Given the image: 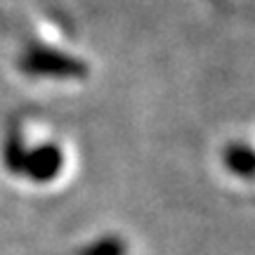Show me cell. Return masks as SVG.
I'll use <instances>...</instances> for the list:
<instances>
[{"instance_id":"obj_1","label":"cell","mask_w":255,"mask_h":255,"mask_svg":"<svg viewBox=\"0 0 255 255\" xmlns=\"http://www.w3.org/2000/svg\"><path fill=\"white\" fill-rule=\"evenodd\" d=\"M19 69L28 76H50V78H83L88 64L81 59L52 50V47H31L19 59Z\"/></svg>"},{"instance_id":"obj_2","label":"cell","mask_w":255,"mask_h":255,"mask_svg":"<svg viewBox=\"0 0 255 255\" xmlns=\"http://www.w3.org/2000/svg\"><path fill=\"white\" fill-rule=\"evenodd\" d=\"M62 170V151L57 146H38L33 151L24 149L21 163L17 173L31 177L33 182H50L57 173Z\"/></svg>"},{"instance_id":"obj_3","label":"cell","mask_w":255,"mask_h":255,"mask_svg":"<svg viewBox=\"0 0 255 255\" xmlns=\"http://www.w3.org/2000/svg\"><path fill=\"white\" fill-rule=\"evenodd\" d=\"M225 165L234 175L241 177H253L255 175V149L246 144H232L225 151Z\"/></svg>"},{"instance_id":"obj_4","label":"cell","mask_w":255,"mask_h":255,"mask_svg":"<svg viewBox=\"0 0 255 255\" xmlns=\"http://www.w3.org/2000/svg\"><path fill=\"white\" fill-rule=\"evenodd\" d=\"M126 253V246L121 244L119 239H102L92 246L83 248L78 255H123Z\"/></svg>"}]
</instances>
